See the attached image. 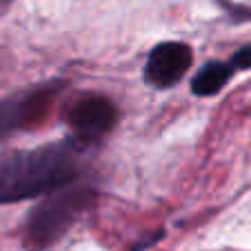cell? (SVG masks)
Listing matches in <instances>:
<instances>
[{"label":"cell","instance_id":"obj_1","mask_svg":"<svg viewBox=\"0 0 251 251\" xmlns=\"http://www.w3.org/2000/svg\"><path fill=\"white\" fill-rule=\"evenodd\" d=\"M87 145L71 136L36 149H14L0 156V204L40 198L80 178Z\"/></svg>","mask_w":251,"mask_h":251},{"label":"cell","instance_id":"obj_2","mask_svg":"<svg viewBox=\"0 0 251 251\" xmlns=\"http://www.w3.org/2000/svg\"><path fill=\"white\" fill-rule=\"evenodd\" d=\"M98 200L91 182L76 178L47 194L31 209L25 225V247L29 251H45L56 245Z\"/></svg>","mask_w":251,"mask_h":251},{"label":"cell","instance_id":"obj_3","mask_svg":"<svg viewBox=\"0 0 251 251\" xmlns=\"http://www.w3.org/2000/svg\"><path fill=\"white\" fill-rule=\"evenodd\" d=\"M62 87V82H49L0 100V140L25 129L38 127L49 116Z\"/></svg>","mask_w":251,"mask_h":251},{"label":"cell","instance_id":"obj_4","mask_svg":"<svg viewBox=\"0 0 251 251\" xmlns=\"http://www.w3.org/2000/svg\"><path fill=\"white\" fill-rule=\"evenodd\" d=\"M65 123L71 136L82 145H98L118 123V109L102 94H82L65 109Z\"/></svg>","mask_w":251,"mask_h":251},{"label":"cell","instance_id":"obj_5","mask_svg":"<svg viewBox=\"0 0 251 251\" xmlns=\"http://www.w3.org/2000/svg\"><path fill=\"white\" fill-rule=\"evenodd\" d=\"M194 62V51L189 45L167 40L149 51L145 62V82L153 89H171L185 78Z\"/></svg>","mask_w":251,"mask_h":251},{"label":"cell","instance_id":"obj_6","mask_svg":"<svg viewBox=\"0 0 251 251\" xmlns=\"http://www.w3.org/2000/svg\"><path fill=\"white\" fill-rule=\"evenodd\" d=\"M236 74V69L231 67V62H220L213 60L207 62L198 69V74L191 80V94L200 96V98H209V96H216Z\"/></svg>","mask_w":251,"mask_h":251},{"label":"cell","instance_id":"obj_7","mask_svg":"<svg viewBox=\"0 0 251 251\" xmlns=\"http://www.w3.org/2000/svg\"><path fill=\"white\" fill-rule=\"evenodd\" d=\"M218 5L227 11V16L233 20V23H245V20H251V9L249 7L236 5L231 0H218Z\"/></svg>","mask_w":251,"mask_h":251},{"label":"cell","instance_id":"obj_8","mask_svg":"<svg viewBox=\"0 0 251 251\" xmlns=\"http://www.w3.org/2000/svg\"><path fill=\"white\" fill-rule=\"evenodd\" d=\"M229 62H231V67L236 71L251 69V45H245V47H240L231 58H229Z\"/></svg>","mask_w":251,"mask_h":251},{"label":"cell","instance_id":"obj_9","mask_svg":"<svg viewBox=\"0 0 251 251\" xmlns=\"http://www.w3.org/2000/svg\"><path fill=\"white\" fill-rule=\"evenodd\" d=\"M158 238H162V231L153 233V236H151V238H149V240H142V242H138V245H136V247H133V249H131V251H142V249H147V247H151V245H153V242H156V240H158Z\"/></svg>","mask_w":251,"mask_h":251}]
</instances>
